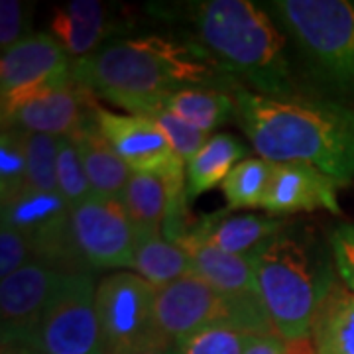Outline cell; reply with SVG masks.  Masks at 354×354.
Listing matches in <instances>:
<instances>
[{"label": "cell", "mask_w": 354, "mask_h": 354, "mask_svg": "<svg viewBox=\"0 0 354 354\" xmlns=\"http://www.w3.org/2000/svg\"><path fill=\"white\" fill-rule=\"evenodd\" d=\"M150 12L201 46L228 75L252 93L305 97L286 34L262 4L250 0H191L150 4Z\"/></svg>", "instance_id": "obj_1"}, {"label": "cell", "mask_w": 354, "mask_h": 354, "mask_svg": "<svg viewBox=\"0 0 354 354\" xmlns=\"http://www.w3.org/2000/svg\"><path fill=\"white\" fill-rule=\"evenodd\" d=\"M71 75L77 85L118 109L185 88H244L201 46L177 34L116 36L73 62Z\"/></svg>", "instance_id": "obj_2"}, {"label": "cell", "mask_w": 354, "mask_h": 354, "mask_svg": "<svg viewBox=\"0 0 354 354\" xmlns=\"http://www.w3.org/2000/svg\"><path fill=\"white\" fill-rule=\"evenodd\" d=\"M236 122L258 158L317 167L339 187L354 183V111L317 97L274 99L234 91Z\"/></svg>", "instance_id": "obj_3"}, {"label": "cell", "mask_w": 354, "mask_h": 354, "mask_svg": "<svg viewBox=\"0 0 354 354\" xmlns=\"http://www.w3.org/2000/svg\"><path fill=\"white\" fill-rule=\"evenodd\" d=\"M248 260L276 333L288 341L311 337L317 309L339 281L329 239L307 223H288Z\"/></svg>", "instance_id": "obj_4"}, {"label": "cell", "mask_w": 354, "mask_h": 354, "mask_svg": "<svg viewBox=\"0 0 354 354\" xmlns=\"http://www.w3.org/2000/svg\"><path fill=\"white\" fill-rule=\"evenodd\" d=\"M262 6L290 41L305 93L354 111L353 0H270Z\"/></svg>", "instance_id": "obj_5"}, {"label": "cell", "mask_w": 354, "mask_h": 354, "mask_svg": "<svg viewBox=\"0 0 354 354\" xmlns=\"http://www.w3.org/2000/svg\"><path fill=\"white\" fill-rule=\"evenodd\" d=\"M156 313L171 344L211 329L241 330L246 335L276 333L266 307L236 301L195 274L160 288Z\"/></svg>", "instance_id": "obj_6"}, {"label": "cell", "mask_w": 354, "mask_h": 354, "mask_svg": "<svg viewBox=\"0 0 354 354\" xmlns=\"http://www.w3.org/2000/svg\"><path fill=\"white\" fill-rule=\"evenodd\" d=\"M158 290L132 272H114L97 283V311L106 354H148L171 346L156 313Z\"/></svg>", "instance_id": "obj_7"}, {"label": "cell", "mask_w": 354, "mask_h": 354, "mask_svg": "<svg viewBox=\"0 0 354 354\" xmlns=\"http://www.w3.org/2000/svg\"><path fill=\"white\" fill-rule=\"evenodd\" d=\"M93 116L104 138L134 174H152L167 181L171 193L167 215L189 211L185 162L174 152L160 128L148 118L114 113L101 104L93 106Z\"/></svg>", "instance_id": "obj_8"}, {"label": "cell", "mask_w": 354, "mask_h": 354, "mask_svg": "<svg viewBox=\"0 0 354 354\" xmlns=\"http://www.w3.org/2000/svg\"><path fill=\"white\" fill-rule=\"evenodd\" d=\"M95 270H73L41 319L34 341L44 354H106L97 311Z\"/></svg>", "instance_id": "obj_9"}, {"label": "cell", "mask_w": 354, "mask_h": 354, "mask_svg": "<svg viewBox=\"0 0 354 354\" xmlns=\"http://www.w3.org/2000/svg\"><path fill=\"white\" fill-rule=\"evenodd\" d=\"M0 225L22 232L36 260L69 270H91L77 248L71 207L59 193L26 187L8 203H0Z\"/></svg>", "instance_id": "obj_10"}, {"label": "cell", "mask_w": 354, "mask_h": 354, "mask_svg": "<svg viewBox=\"0 0 354 354\" xmlns=\"http://www.w3.org/2000/svg\"><path fill=\"white\" fill-rule=\"evenodd\" d=\"M71 57L48 32L32 34L0 57V116L6 120L24 102L71 83Z\"/></svg>", "instance_id": "obj_11"}, {"label": "cell", "mask_w": 354, "mask_h": 354, "mask_svg": "<svg viewBox=\"0 0 354 354\" xmlns=\"http://www.w3.org/2000/svg\"><path fill=\"white\" fill-rule=\"evenodd\" d=\"M73 236L91 270L134 266V225L118 197L91 195L71 209Z\"/></svg>", "instance_id": "obj_12"}, {"label": "cell", "mask_w": 354, "mask_h": 354, "mask_svg": "<svg viewBox=\"0 0 354 354\" xmlns=\"http://www.w3.org/2000/svg\"><path fill=\"white\" fill-rule=\"evenodd\" d=\"M69 268L34 260L10 278L0 279V335L6 342H30L57 295Z\"/></svg>", "instance_id": "obj_13"}, {"label": "cell", "mask_w": 354, "mask_h": 354, "mask_svg": "<svg viewBox=\"0 0 354 354\" xmlns=\"http://www.w3.org/2000/svg\"><path fill=\"white\" fill-rule=\"evenodd\" d=\"M337 189L339 185L317 167L274 164L262 209L266 215L278 218L295 213H313L317 209L339 215L341 205L337 199Z\"/></svg>", "instance_id": "obj_14"}, {"label": "cell", "mask_w": 354, "mask_h": 354, "mask_svg": "<svg viewBox=\"0 0 354 354\" xmlns=\"http://www.w3.org/2000/svg\"><path fill=\"white\" fill-rule=\"evenodd\" d=\"M95 101L97 97L91 91L71 81L20 104L2 120V128L12 127L28 134H48L57 138L71 136L91 116Z\"/></svg>", "instance_id": "obj_15"}, {"label": "cell", "mask_w": 354, "mask_h": 354, "mask_svg": "<svg viewBox=\"0 0 354 354\" xmlns=\"http://www.w3.org/2000/svg\"><path fill=\"white\" fill-rule=\"evenodd\" d=\"M48 34L55 39L71 62H81L106 41L120 34V26L111 20V10L99 0H71L51 10Z\"/></svg>", "instance_id": "obj_16"}, {"label": "cell", "mask_w": 354, "mask_h": 354, "mask_svg": "<svg viewBox=\"0 0 354 354\" xmlns=\"http://www.w3.org/2000/svg\"><path fill=\"white\" fill-rule=\"evenodd\" d=\"M286 225L288 221L278 216L250 213L236 215L232 209H227L193 218L176 244L181 241H195L223 252L248 256L258 244H262Z\"/></svg>", "instance_id": "obj_17"}, {"label": "cell", "mask_w": 354, "mask_h": 354, "mask_svg": "<svg viewBox=\"0 0 354 354\" xmlns=\"http://www.w3.org/2000/svg\"><path fill=\"white\" fill-rule=\"evenodd\" d=\"M177 244L191 256L195 276L209 281L216 290L227 293L228 297L236 301L264 307L248 256L223 252L195 241H181Z\"/></svg>", "instance_id": "obj_18"}, {"label": "cell", "mask_w": 354, "mask_h": 354, "mask_svg": "<svg viewBox=\"0 0 354 354\" xmlns=\"http://www.w3.org/2000/svg\"><path fill=\"white\" fill-rule=\"evenodd\" d=\"M71 140L75 142L77 150H79L93 193L120 199L127 189L128 179L132 177L134 171L116 153L111 142L104 138L99 124L95 122L93 113L71 134Z\"/></svg>", "instance_id": "obj_19"}, {"label": "cell", "mask_w": 354, "mask_h": 354, "mask_svg": "<svg viewBox=\"0 0 354 354\" xmlns=\"http://www.w3.org/2000/svg\"><path fill=\"white\" fill-rule=\"evenodd\" d=\"M132 102L158 104L179 116L181 120L189 122L191 127L199 128L207 136H213L216 128L227 124L228 120H236V113H239L234 91H218V88H185V91L156 97L152 101Z\"/></svg>", "instance_id": "obj_20"}, {"label": "cell", "mask_w": 354, "mask_h": 354, "mask_svg": "<svg viewBox=\"0 0 354 354\" xmlns=\"http://www.w3.org/2000/svg\"><path fill=\"white\" fill-rule=\"evenodd\" d=\"M250 152H254L252 148L232 134L218 132L209 136L207 144L185 164L189 203L205 191L223 185L234 165L250 158Z\"/></svg>", "instance_id": "obj_21"}, {"label": "cell", "mask_w": 354, "mask_h": 354, "mask_svg": "<svg viewBox=\"0 0 354 354\" xmlns=\"http://www.w3.org/2000/svg\"><path fill=\"white\" fill-rule=\"evenodd\" d=\"M134 274L150 281L156 290L195 274L185 248L167 241L162 232L134 230Z\"/></svg>", "instance_id": "obj_22"}, {"label": "cell", "mask_w": 354, "mask_h": 354, "mask_svg": "<svg viewBox=\"0 0 354 354\" xmlns=\"http://www.w3.org/2000/svg\"><path fill=\"white\" fill-rule=\"evenodd\" d=\"M311 339L317 354H354V291L341 279L319 305Z\"/></svg>", "instance_id": "obj_23"}, {"label": "cell", "mask_w": 354, "mask_h": 354, "mask_svg": "<svg viewBox=\"0 0 354 354\" xmlns=\"http://www.w3.org/2000/svg\"><path fill=\"white\" fill-rule=\"evenodd\" d=\"M120 201L134 225V230L164 234L165 218L171 203V193L165 179L152 174H132Z\"/></svg>", "instance_id": "obj_24"}, {"label": "cell", "mask_w": 354, "mask_h": 354, "mask_svg": "<svg viewBox=\"0 0 354 354\" xmlns=\"http://www.w3.org/2000/svg\"><path fill=\"white\" fill-rule=\"evenodd\" d=\"M274 164L264 158H246L228 174L221 185L227 197L228 209H262L270 187Z\"/></svg>", "instance_id": "obj_25"}, {"label": "cell", "mask_w": 354, "mask_h": 354, "mask_svg": "<svg viewBox=\"0 0 354 354\" xmlns=\"http://www.w3.org/2000/svg\"><path fill=\"white\" fill-rule=\"evenodd\" d=\"M127 114H134V116H142L153 122L156 127L164 132V136L169 140L174 152L187 164L195 153L201 150L207 144L209 136L201 132L199 128L191 127L189 122L181 120L179 116L174 113L165 111L158 104H150V102H128L122 106Z\"/></svg>", "instance_id": "obj_26"}, {"label": "cell", "mask_w": 354, "mask_h": 354, "mask_svg": "<svg viewBox=\"0 0 354 354\" xmlns=\"http://www.w3.org/2000/svg\"><path fill=\"white\" fill-rule=\"evenodd\" d=\"M28 185L26 132L2 128L0 134V203H8Z\"/></svg>", "instance_id": "obj_27"}, {"label": "cell", "mask_w": 354, "mask_h": 354, "mask_svg": "<svg viewBox=\"0 0 354 354\" xmlns=\"http://www.w3.org/2000/svg\"><path fill=\"white\" fill-rule=\"evenodd\" d=\"M57 150L59 138L26 132L28 185L39 191L57 193Z\"/></svg>", "instance_id": "obj_28"}, {"label": "cell", "mask_w": 354, "mask_h": 354, "mask_svg": "<svg viewBox=\"0 0 354 354\" xmlns=\"http://www.w3.org/2000/svg\"><path fill=\"white\" fill-rule=\"evenodd\" d=\"M57 193L65 199V203L73 209L79 203H83L93 195L88 177L81 162V156L77 150L75 142L71 136L59 138L57 150Z\"/></svg>", "instance_id": "obj_29"}, {"label": "cell", "mask_w": 354, "mask_h": 354, "mask_svg": "<svg viewBox=\"0 0 354 354\" xmlns=\"http://www.w3.org/2000/svg\"><path fill=\"white\" fill-rule=\"evenodd\" d=\"M250 335L241 330L211 329L177 342L181 354H244Z\"/></svg>", "instance_id": "obj_30"}, {"label": "cell", "mask_w": 354, "mask_h": 354, "mask_svg": "<svg viewBox=\"0 0 354 354\" xmlns=\"http://www.w3.org/2000/svg\"><path fill=\"white\" fill-rule=\"evenodd\" d=\"M34 260L36 252L24 234L8 225H0V279L10 278Z\"/></svg>", "instance_id": "obj_31"}, {"label": "cell", "mask_w": 354, "mask_h": 354, "mask_svg": "<svg viewBox=\"0 0 354 354\" xmlns=\"http://www.w3.org/2000/svg\"><path fill=\"white\" fill-rule=\"evenodd\" d=\"M327 239L339 279L354 291V223H341L333 227Z\"/></svg>", "instance_id": "obj_32"}, {"label": "cell", "mask_w": 354, "mask_h": 354, "mask_svg": "<svg viewBox=\"0 0 354 354\" xmlns=\"http://www.w3.org/2000/svg\"><path fill=\"white\" fill-rule=\"evenodd\" d=\"M24 2L20 0H2L0 2V48L2 53L8 51L18 41H22L30 34V26L26 20Z\"/></svg>", "instance_id": "obj_33"}, {"label": "cell", "mask_w": 354, "mask_h": 354, "mask_svg": "<svg viewBox=\"0 0 354 354\" xmlns=\"http://www.w3.org/2000/svg\"><path fill=\"white\" fill-rule=\"evenodd\" d=\"M244 354H317L311 337L288 341L278 333L274 335H250Z\"/></svg>", "instance_id": "obj_34"}, {"label": "cell", "mask_w": 354, "mask_h": 354, "mask_svg": "<svg viewBox=\"0 0 354 354\" xmlns=\"http://www.w3.org/2000/svg\"><path fill=\"white\" fill-rule=\"evenodd\" d=\"M2 354H44L32 344L26 342H6L2 344Z\"/></svg>", "instance_id": "obj_35"}, {"label": "cell", "mask_w": 354, "mask_h": 354, "mask_svg": "<svg viewBox=\"0 0 354 354\" xmlns=\"http://www.w3.org/2000/svg\"><path fill=\"white\" fill-rule=\"evenodd\" d=\"M148 354H181V353H179L177 344H171V346H165V348H160V351H153V353H148Z\"/></svg>", "instance_id": "obj_36"}]
</instances>
